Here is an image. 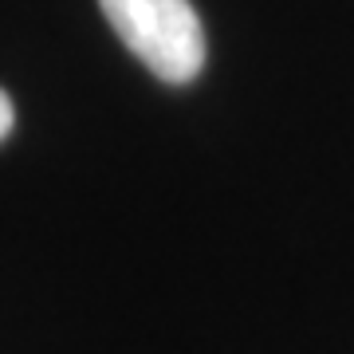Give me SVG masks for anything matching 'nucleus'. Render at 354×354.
Listing matches in <instances>:
<instances>
[{
  "label": "nucleus",
  "mask_w": 354,
  "mask_h": 354,
  "mask_svg": "<svg viewBox=\"0 0 354 354\" xmlns=\"http://www.w3.org/2000/svg\"><path fill=\"white\" fill-rule=\"evenodd\" d=\"M12 127H16V111H12V99L0 91V142L12 134Z\"/></svg>",
  "instance_id": "2"
},
{
  "label": "nucleus",
  "mask_w": 354,
  "mask_h": 354,
  "mask_svg": "<svg viewBox=\"0 0 354 354\" xmlns=\"http://www.w3.org/2000/svg\"><path fill=\"white\" fill-rule=\"evenodd\" d=\"M106 24L162 83H189L205 67V28L189 0H99Z\"/></svg>",
  "instance_id": "1"
}]
</instances>
